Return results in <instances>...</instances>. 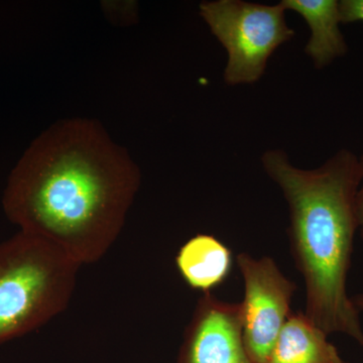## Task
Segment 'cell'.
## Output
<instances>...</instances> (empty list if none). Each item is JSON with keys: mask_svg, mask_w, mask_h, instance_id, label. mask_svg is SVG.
<instances>
[{"mask_svg": "<svg viewBox=\"0 0 363 363\" xmlns=\"http://www.w3.org/2000/svg\"><path fill=\"white\" fill-rule=\"evenodd\" d=\"M140 185V169L101 124L63 119L21 157L2 206L21 231L49 241L82 266L111 250Z\"/></svg>", "mask_w": 363, "mask_h": 363, "instance_id": "6da1fadb", "label": "cell"}, {"mask_svg": "<svg viewBox=\"0 0 363 363\" xmlns=\"http://www.w3.org/2000/svg\"><path fill=\"white\" fill-rule=\"evenodd\" d=\"M262 161L288 202L291 250L306 285V317L327 335L344 333L363 346L359 311L346 291L359 227L360 159L340 150L320 168L302 169L285 152L272 150Z\"/></svg>", "mask_w": 363, "mask_h": 363, "instance_id": "7a4b0ae2", "label": "cell"}, {"mask_svg": "<svg viewBox=\"0 0 363 363\" xmlns=\"http://www.w3.org/2000/svg\"><path fill=\"white\" fill-rule=\"evenodd\" d=\"M80 267L33 234L20 231L0 242V344L30 333L65 311Z\"/></svg>", "mask_w": 363, "mask_h": 363, "instance_id": "3957f363", "label": "cell"}, {"mask_svg": "<svg viewBox=\"0 0 363 363\" xmlns=\"http://www.w3.org/2000/svg\"><path fill=\"white\" fill-rule=\"evenodd\" d=\"M286 9L243 0L203 1L200 14L225 48L228 62L224 80L228 85L252 84L266 71L274 52L293 39Z\"/></svg>", "mask_w": 363, "mask_h": 363, "instance_id": "277c9868", "label": "cell"}, {"mask_svg": "<svg viewBox=\"0 0 363 363\" xmlns=\"http://www.w3.org/2000/svg\"><path fill=\"white\" fill-rule=\"evenodd\" d=\"M236 260L245 279V298L240 303L243 342L252 362L267 363L292 313L291 302L297 286L271 257L255 259L240 253Z\"/></svg>", "mask_w": 363, "mask_h": 363, "instance_id": "5b68a950", "label": "cell"}, {"mask_svg": "<svg viewBox=\"0 0 363 363\" xmlns=\"http://www.w3.org/2000/svg\"><path fill=\"white\" fill-rule=\"evenodd\" d=\"M178 363H255L243 342L240 304L206 294L198 301Z\"/></svg>", "mask_w": 363, "mask_h": 363, "instance_id": "8992f818", "label": "cell"}, {"mask_svg": "<svg viewBox=\"0 0 363 363\" xmlns=\"http://www.w3.org/2000/svg\"><path fill=\"white\" fill-rule=\"evenodd\" d=\"M233 252L218 238L198 234L179 250L176 266L191 289L204 295L218 288L233 269Z\"/></svg>", "mask_w": 363, "mask_h": 363, "instance_id": "52a82bcc", "label": "cell"}, {"mask_svg": "<svg viewBox=\"0 0 363 363\" xmlns=\"http://www.w3.org/2000/svg\"><path fill=\"white\" fill-rule=\"evenodd\" d=\"M286 9L300 14L311 28V38L305 48L316 69H322L347 52V45L340 28L337 0H283Z\"/></svg>", "mask_w": 363, "mask_h": 363, "instance_id": "ba28073f", "label": "cell"}, {"mask_svg": "<svg viewBox=\"0 0 363 363\" xmlns=\"http://www.w3.org/2000/svg\"><path fill=\"white\" fill-rule=\"evenodd\" d=\"M302 311L291 313L267 363H347Z\"/></svg>", "mask_w": 363, "mask_h": 363, "instance_id": "9c48e42d", "label": "cell"}, {"mask_svg": "<svg viewBox=\"0 0 363 363\" xmlns=\"http://www.w3.org/2000/svg\"><path fill=\"white\" fill-rule=\"evenodd\" d=\"M341 23H351L363 21V0L339 1Z\"/></svg>", "mask_w": 363, "mask_h": 363, "instance_id": "30bf717a", "label": "cell"}, {"mask_svg": "<svg viewBox=\"0 0 363 363\" xmlns=\"http://www.w3.org/2000/svg\"><path fill=\"white\" fill-rule=\"evenodd\" d=\"M360 162H362L363 168V157H360ZM357 215L358 223H359V227L362 228L363 227V183L360 186L357 196Z\"/></svg>", "mask_w": 363, "mask_h": 363, "instance_id": "8fae6325", "label": "cell"}, {"mask_svg": "<svg viewBox=\"0 0 363 363\" xmlns=\"http://www.w3.org/2000/svg\"><path fill=\"white\" fill-rule=\"evenodd\" d=\"M351 300H352L353 304H354L355 307L357 308L358 311L363 310V294L355 296V297L351 298Z\"/></svg>", "mask_w": 363, "mask_h": 363, "instance_id": "7c38bea8", "label": "cell"}, {"mask_svg": "<svg viewBox=\"0 0 363 363\" xmlns=\"http://www.w3.org/2000/svg\"><path fill=\"white\" fill-rule=\"evenodd\" d=\"M362 240H363V227H362Z\"/></svg>", "mask_w": 363, "mask_h": 363, "instance_id": "4fadbf2b", "label": "cell"}]
</instances>
